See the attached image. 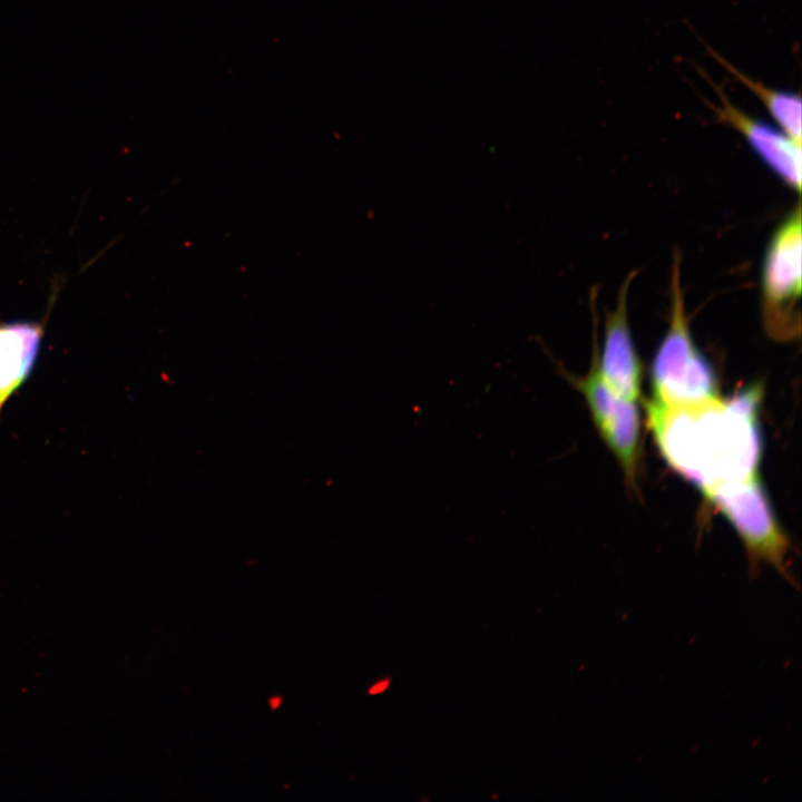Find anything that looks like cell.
<instances>
[{
  "label": "cell",
  "instance_id": "cell-11",
  "mask_svg": "<svg viewBox=\"0 0 802 802\" xmlns=\"http://www.w3.org/2000/svg\"><path fill=\"white\" fill-rule=\"evenodd\" d=\"M280 703H281L280 697H273L270 700V704H271L272 708L278 707Z\"/></svg>",
  "mask_w": 802,
  "mask_h": 802
},
{
  "label": "cell",
  "instance_id": "cell-7",
  "mask_svg": "<svg viewBox=\"0 0 802 802\" xmlns=\"http://www.w3.org/2000/svg\"><path fill=\"white\" fill-rule=\"evenodd\" d=\"M629 276L617 299L615 310L606 320L600 359L594 358L597 371L616 394L636 401L640 394L642 368L627 320Z\"/></svg>",
  "mask_w": 802,
  "mask_h": 802
},
{
  "label": "cell",
  "instance_id": "cell-3",
  "mask_svg": "<svg viewBox=\"0 0 802 802\" xmlns=\"http://www.w3.org/2000/svg\"><path fill=\"white\" fill-rule=\"evenodd\" d=\"M741 537L752 566H773L786 580L789 540L779 525L757 473L703 491Z\"/></svg>",
  "mask_w": 802,
  "mask_h": 802
},
{
  "label": "cell",
  "instance_id": "cell-2",
  "mask_svg": "<svg viewBox=\"0 0 802 802\" xmlns=\"http://www.w3.org/2000/svg\"><path fill=\"white\" fill-rule=\"evenodd\" d=\"M674 261L669 324L652 363V400L687 404L716 398L717 382L711 363L692 339L681 286L679 257Z\"/></svg>",
  "mask_w": 802,
  "mask_h": 802
},
{
  "label": "cell",
  "instance_id": "cell-6",
  "mask_svg": "<svg viewBox=\"0 0 802 802\" xmlns=\"http://www.w3.org/2000/svg\"><path fill=\"white\" fill-rule=\"evenodd\" d=\"M700 71L718 96V105L705 100L716 120L739 131L757 156L780 178L790 187L800 192L801 144L793 140L781 129L744 113L728 99L721 86L714 84L703 70Z\"/></svg>",
  "mask_w": 802,
  "mask_h": 802
},
{
  "label": "cell",
  "instance_id": "cell-10",
  "mask_svg": "<svg viewBox=\"0 0 802 802\" xmlns=\"http://www.w3.org/2000/svg\"><path fill=\"white\" fill-rule=\"evenodd\" d=\"M388 686H389V679L381 681V682L374 684V685L370 688L369 693H370V694L381 693V692H383Z\"/></svg>",
  "mask_w": 802,
  "mask_h": 802
},
{
  "label": "cell",
  "instance_id": "cell-8",
  "mask_svg": "<svg viewBox=\"0 0 802 802\" xmlns=\"http://www.w3.org/2000/svg\"><path fill=\"white\" fill-rule=\"evenodd\" d=\"M43 332L40 322L0 323V415L8 400L30 375Z\"/></svg>",
  "mask_w": 802,
  "mask_h": 802
},
{
  "label": "cell",
  "instance_id": "cell-4",
  "mask_svg": "<svg viewBox=\"0 0 802 802\" xmlns=\"http://www.w3.org/2000/svg\"><path fill=\"white\" fill-rule=\"evenodd\" d=\"M801 207L776 228L762 266L763 314L766 330L776 339L800 332Z\"/></svg>",
  "mask_w": 802,
  "mask_h": 802
},
{
  "label": "cell",
  "instance_id": "cell-9",
  "mask_svg": "<svg viewBox=\"0 0 802 802\" xmlns=\"http://www.w3.org/2000/svg\"><path fill=\"white\" fill-rule=\"evenodd\" d=\"M707 50L712 57L761 100L780 129L801 144V96L791 91L770 88L741 72L712 48L707 47Z\"/></svg>",
  "mask_w": 802,
  "mask_h": 802
},
{
  "label": "cell",
  "instance_id": "cell-5",
  "mask_svg": "<svg viewBox=\"0 0 802 802\" xmlns=\"http://www.w3.org/2000/svg\"><path fill=\"white\" fill-rule=\"evenodd\" d=\"M563 374L584 395L599 434L622 466L627 481L634 485L640 428L635 401L612 391L602 380L594 361L583 378Z\"/></svg>",
  "mask_w": 802,
  "mask_h": 802
},
{
  "label": "cell",
  "instance_id": "cell-1",
  "mask_svg": "<svg viewBox=\"0 0 802 802\" xmlns=\"http://www.w3.org/2000/svg\"><path fill=\"white\" fill-rule=\"evenodd\" d=\"M761 390L750 387L728 400L687 404L647 403L648 424L668 464L702 491L753 476L762 440Z\"/></svg>",
  "mask_w": 802,
  "mask_h": 802
}]
</instances>
